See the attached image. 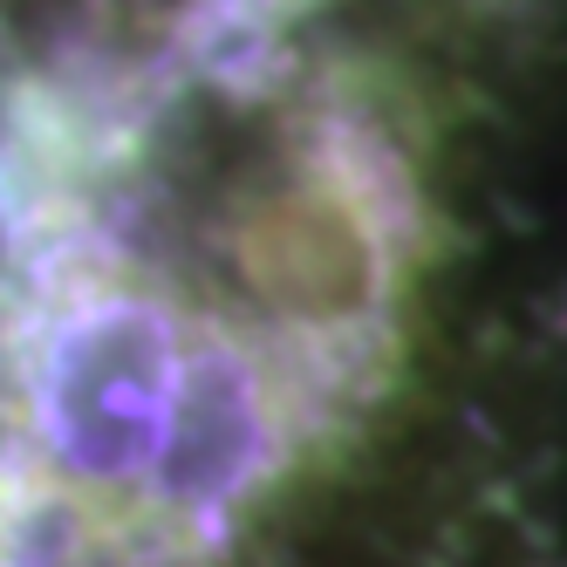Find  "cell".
Masks as SVG:
<instances>
[{"mask_svg":"<svg viewBox=\"0 0 567 567\" xmlns=\"http://www.w3.org/2000/svg\"><path fill=\"white\" fill-rule=\"evenodd\" d=\"M0 567H144V554H103V534L83 519V506H62L21 478H0Z\"/></svg>","mask_w":567,"mask_h":567,"instance_id":"6da1fadb","label":"cell"}]
</instances>
